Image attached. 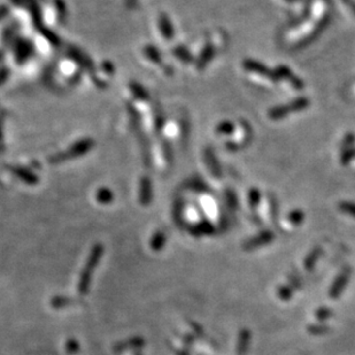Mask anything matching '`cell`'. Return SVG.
I'll use <instances>...</instances> for the list:
<instances>
[{
  "label": "cell",
  "mask_w": 355,
  "mask_h": 355,
  "mask_svg": "<svg viewBox=\"0 0 355 355\" xmlns=\"http://www.w3.org/2000/svg\"><path fill=\"white\" fill-rule=\"evenodd\" d=\"M101 253H102L101 245H96V246L93 247L91 254H90L89 260H88V262H86V267L84 270H83L82 275H81V278H79L78 292L81 293V294H84V293L88 291L90 278H91L92 272H93V270H95L99 258H101Z\"/></svg>",
  "instance_id": "cell-1"
},
{
  "label": "cell",
  "mask_w": 355,
  "mask_h": 355,
  "mask_svg": "<svg viewBox=\"0 0 355 355\" xmlns=\"http://www.w3.org/2000/svg\"><path fill=\"white\" fill-rule=\"evenodd\" d=\"M308 106V100L306 98H299L296 99L295 101H293L288 106H281L277 107V108H274L270 110L269 115L272 120H279L281 117L288 115L289 113L292 112H299V110H302L303 108Z\"/></svg>",
  "instance_id": "cell-2"
},
{
  "label": "cell",
  "mask_w": 355,
  "mask_h": 355,
  "mask_svg": "<svg viewBox=\"0 0 355 355\" xmlns=\"http://www.w3.org/2000/svg\"><path fill=\"white\" fill-rule=\"evenodd\" d=\"M350 274H351L350 269H345V270L341 271V274L338 276V278L334 281L332 288H331V290H330L329 294L331 298L336 299L341 294V292H343L345 286H346L347 281L350 279Z\"/></svg>",
  "instance_id": "cell-3"
},
{
  "label": "cell",
  "mask_w": 355,
  "mask_h": 355,
  "mask_svg": "<svg viewBox=\"0 0 355 355\" xmlns=\"http://www.w3.org/2000/svg\"><path fill=\"white\" fill-rule=\"evenodd\" d=\"M244 67H245V69H247V70L253 71L254 74L265 76V77H269L271 79L277 78V74H276V71H275V74L274 72L269 71L268 68L264 67L263 65H261L260 62H255L253 60H246L244 62Z\"/></svg>",
  "instance_id": "cell-4"
},
{
  "label": "cell",
  "mask_w": 355,
  "mask_h": 355,
  "mask_svg": "<svg viewBox=\"0 0 355 355\" xmlns=\"http://www.w3.org/2000/svg\"><path fill=\"white\" fill-rule=\"evenodd\" d=\"M271 240H272V234L270 232H268V231H265V232H262L260 236L254 237L253 239L247 241V243L245 244V248H246V250H252V248H257L258 246H261V245L270 243Z\"/></svg>",
  "instance_id": "cell-5"
},
{
  "label": "cell",
  "mask_w": 355,
  "mask_h": 355,
  "mask_svg": "<svg viewBox=\"0 0 355 355\" xmlns=\"http://www.w3.org/2000/svg\"><path fill=\"white\" fill-rule=\"evenodd\" d=\"M140 201L143 205H148L151 201V183L148 181V178H144L141 181V186H140Z\"/></svg>",
  "instance_id": "cell-6"
},
{
  "label": "cell",
  "mask_w": 355,
  "mask_h": 355,
  "mask_svg": "<svg viewBox=\"0 0 355 355\" xmlns=\"http://www.w3.org/2000/svg\"><path fill=\"white\" fill-rule=\"evenodd\" d=\"M276 74H277V76L281 75V76H283V77L288 78L289 81H290V83H292V84L294 85L295 88H299V89H300V88H302V86H303L302 83L300 82L299 79L296 78L294 75H292L291 71H290L289 69L286 68V67H278L277 71H276Z\"/></svg>",
  "instance_id": "cell-7"
},
{
  "label": "cell",
  "mask_w": 355,
  "mask_h": 355,
  "mask_svg": "<svg viewBox=\"0 0 355 355\" xmlns=\"http://www.w3.org/2000/svg\"><path fill=\"white\" fill-rule=\"evenodd\" d=\"M320 252H321L320 248H315V250H314V251L312 252V253H310V254L308 255V258H306L305 267H306L307 270H312V269L314 268V265H315L316 260H317V258H319V257H320Z\"/></svg>",
  "instance_id": "cell-8"
},
{
  "label": "cell",
  "mask_w": 355,
  "mask_h": 355,
  "mask_svg": "<svg viewBox=\"0 0 355 355\" xmlns=\"http://www.w3.org/2000/svg\"><path fill=\"white\" fill-rule=\"evenodd\" d=\"M164 241H165V238H164L163 234H162L161 232L155 233L153 239H152V243H151L152 248H153V250H155V251L160 250V248L162 247V245L164 244Z\"/></svg>",
  "instance_id": "cell-9"
},
{
  "label": "cell",
  "mask_w": 355,
  "mask_h": 355,
  "mask_svg": "<svg viewBox=\"0 0 355 355\" xmlns=\"http://www.w3.org/2000/svg\"><path fill=\"white\" fill-rule=\"evenodd\" d=\"M112 192L109 191V190H106V189H102L100 190V191L98 192V195H97V199H98L99 202L101 203H108L112 201Z\"/></svg>",
  "instance_id": "cell-10"
},
{
  "label": "cell",
  "mask_w": 355,
  "mask_h": 355,
  "mask_svg": "<svg viewBox=\"0 0 355 355\" xmlns=\"http://www.w3.org/2000/svg\"><path fill=\"white\" fill-rule=\"evenodd\" d=\"M161 29H162V32H163L165 38L172 37V29L170 27V23H169V21L165 16H162V19H161Z\"/></svg>",
  "instance_id": "cell-11"
},
{
  "label": "cell",
  "mask_w": 355,
  "mask_h": 355,
  "mask_svg": "<svg viewBox=\"0 0 355 355\" xmlns=\"http://www.w3.org/2000/svg\"><path fill=\"white\" fill-rule=\"evenodd\" d=\"M340 212H343L347 215L355 217V203L352 202H341L339 205Z\"/></svg>",
  "instance_id": "cell-12"
},
{
  "label": "cell",
  "mask_w": 355,
  "mask_h": 355,
  "mask_svg": "<svg viewBox=\"0 0 355 355\" xmlns=\"http://www.w3.org/2000/svg\"><path fill=\"white\" fill-rule=\"evenodd\" d=\"M212 57H213V47L207 46L205 48V51H203V55L201 57V59H200V64H199L200 67H203V65L209 61V59H212Z\"/></svg>",
  "instance_id": "cell-13"
},
{
  "label": "cell",
  "mask_w": 355,
  "mask_h": 355,
  "mask_svg": "<svg viewBox=\"0 0 355 355\" xmlns=\"http://www.w3.org/2000/svg\"><path fill=\"white\" fill-rule=\"evenodd\" d=\"M289 220L294 224H300L303 221V213L301 210H294L289 215Z\"/></svg>",
  "instance_id": "cell-14"
},
{
  "label": "cell",
  "mask_w": 355,
  "mask_h": 355,
  "mask_svg": "<svg viewBox=\"0 0 355 355\" xmlns=\"http://www.w3.org/2000/svg\"><path fill=\"white\" fill-rule=\"evenodd\" d=\"M232 130H233V126L229 122H224L222 124H220L219 128H217V131H219L220 133H226V134L231 133L232 132Z\"/></svg>",
  "instance_id": "cell-15"
},
{
  "label": "cell",
  "mask_w": 355,
  "mask_h": 355,
  "mask_svg": "<svg viewBox=\"0 0 355 355\" xmlns=\"http://www.w3.org/2000/svg\"><path fill=\"white\" fill-rule=\"evenodd\" d=\"M331 312H332L331 309L321 308V309L317 310L316 316H317V319H319V320H325V319H327V317H330L331 315H332V313H331Z\"/></svg>",
  "instance_id": "cell-16"
},
{
  "label": "cell",
  "mask_w": 355,
  "mask_h": 355,
  "mask_svg": "<svg viewBox=\"0 0 355 355\" xmlns=\"http://www.w3.org/2000/svg\"><path fill=\"white\" fill-rule=\"evenodd\" d=\"M258 200H260V193H258V190H252L250 192V201L252 206L258 205Z\"/></svg>",
  "instance_id": "cell-17"
},
{
  "label": "cell",
  "mask_w": 355,
  "mask_h": 355,
  "mask_svg": "<svg viewBox=\"0 0 355 355\" xmlns=\"http://www.w3.org/2000/svg\"><path fill=\"white\" fill-rule=\"evenodd\" d=\"M278 294H279V298H281V299H283V300H288V299L291 298L292 293H291V291H290V290H289L288 288H282L281 290H279Z\"/></svg>",
  "instance_id": "cell-18"
},
{
  "label": "cell",
  "mask_w": 355,
  "mask_h": 355,
  "mask_svg": "<svg viewBox=\"0 0 355 355\" xmlns=\"http://www.w3.org/2000/svg\"><path fill=\"white\" fill-rule=\"evenodd\" d=\"M248 343V332H243L241 333V341L239 344V350L240 352H243L246 347V344Z\"/></svg>",
  "instance_id": "cell-19"
},
{
  "label": "cell",
  "mask_w": 355,
  "mask_h": 355,
  "mask_svg": "<svg viewBox=\"0 0 355 355\" xmlns=\"http://www.w3.org/2000/svg\"><path fill=\"white\" fill-rule=\"evenodd\" d=\"M310 332L314 334L324 333V332H326V327L325 326H312L310 327Z\"/></svg>",
  "instance_id": "cell-20"
},
{
  "label": "cell",
  "mask_w": 355,
  "mask_h": 355,
  "mask_svg": "<svg viewBox=\"0 0 355 355\" xmlns=\"http://www.w3.org/2000/svg\"><path fill=\"white\" fill-rule=\"evenodd\" d=\"M8 72H9V71L7 70V69H5V68L0 70V84H2L3 81H5V79L7 78V75H8Z\"/></svg>",
  "instance_id": "cell-21"
},
{
  "label": "cell",
  "mask_w": 355,
  "mask_h": 355,
  "mask_svg": "<svg viewBox=\"0 0 355 355\" xmlns=\"http://www.w3.org/2000/svg\"><path fill=\"white\" fill-rule=\"evenodd\" d=\"M8 13V9H7L6 6H0V21H1L3 17L7 15Z\"/></svg>",
  "instance_id": "cell-22"
},
{
  "label": "cell",
  "mask_w": 355,
  "mask_h": 355,
  "mask_svg": "<svg viewBox=\"0 0 355 355\" xmlns=\"http://www.w3.org/2000/svg\"><path fill=\"white\" fill-rule=\"evenodd\" d=\"M1 59H2V53L0 52V61H1Z\"/></svg>",
  "instance_id": "cell-23"
}]
</instances>
